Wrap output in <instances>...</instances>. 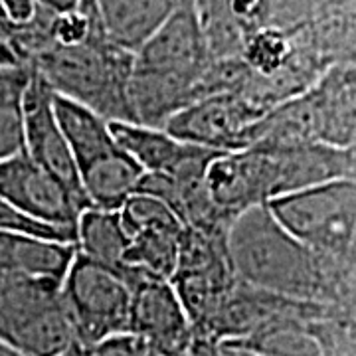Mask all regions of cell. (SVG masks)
<instances>
[{
  "label": "cell",
  "mask_w": 356,
  "mask_h": 356,
  "mask_svg": "<svg viewBox=\"0 0 356 356\" xmlns=\"http://www.w3.org/2000/svg\"><path fill=\"white\" fill-rule=\"evenodd\" d=\"M212 64L192 0H184L135 51L131 107L135 123L165 129L166 121L198 102V86Z\"/></svg>",
  "instance_id": "obj_1"
},
{
  "label": "cell",
  "mask_w": 356,
  "mask_h": 356,
  "mask_svg": "<svg viewBox=\"0 0 356 356\" xmlns=\"http://www.w3.org/2000/svg\"><path fill=\"white\" fill-rule=\"evenodd\" d=\"M226 248L236 280L285 299L323 305L332 297V273L281 226L267 206H255L232 222Z\"/></svg>",
  "instance_id": "obj_2"
},
{
  "label": "cell",
  "mask_w": 356,
  "mask_h": 356,
  "mask_svg": "<svg viewBox=\"0 0 356 356\" xmlns=\"http://www.w3.org/2000/svg\"><path fill=\"white\" fill-rule=\"evenodd\" d=\"M135 54L103 34L77 46L48 44L32 56L28 67L60 97L88 107L107 121H131V74Z\"/></svg>",
  "instance_id": "obj_3"
},
{
  "label": "cell",
  "mask_w": 356,
  "mask_h": 356,
  "mask_svg": "<svg viewBox=\"0 0 356 356\" xmlns=\"http://www.w3.org/2000/svg\"><path fill=\"white\" fill-rule=\"evenodd\" d=\"M54 111L74 154L89 208L119 210L137 192L143 168L123 151L102 115L56 93Z\"/></svg>",
  "instance_id": "obj_4"
},
{
  "label": "cell",
  "mask_w": 356,
  "mask_h": 356,
  "mask_svg": "<svg viewBox=\"0 0 356 356\" xmlns=\"http://www.w3.org/2000/svg\"><path fill=\"white\" fill-rule=\"evenodd\" d=\"M62 283L42 277L0 280V343L22 356H62L79 346Z\"/></svg>",
  "instance_id": "obj_5"
},
{
  "label": "cell",
  "mask_w": 356,
  "mask_h": 356,
  "mask_svg": "<svg viewBox=\"0 0 356 356\" xmlns=\"http://www.w3.org/2000/svg\"><path fill=\"white\" fill-rule=\"evenodd\" d=\"M269 212L295 240L323 257H343L356 240V178L341 177L281 196Z\"/></svg>",
  "instance_id": "obj_6"
},
{
  "label": "cell",
  "mask_w": 356,
  "mask_h": 356,
  "mask_svg": "<svg viewBox=\"0 0 356 356\" xmlns=\"http://www.w3.org/2000/svg\"><path fill=\"white\" fill-rule=\"evenodd\" d=\"M77 344L89 350L117 337H129L133 291L127 275L77 252L62 283Z\"/></svg>",
  "instance_id": "obj_7"
},
{
  "label": "cell",
  "mask_w": 356,
  "mask_h": 356,
  "mask_svg": "<svg viewBox=\"0 0 356 356\" xmlns=\"http://www.w3.org/2000/svg\"><path fill=\"white\" fill-rule=\"evenodd\" d=\"M123 273L133 291L129 337L154 355H188L196 337L172 283L135 267Z\"/></svg>",
  "instance_id": "obj_8"
},
{
  "label": "cell",
  "mask_w": 356,
  "mask_h": 356,
  "mask_svg": "<svg viewBox=\"0 0 356 356\" xmlns=\"http://www.w3.org/2000/svg\"><path fill=\"white\" fill-rule=\"evenodd\" d=\"M0 198L30 220L60 229L74 240L77 220L88 210L24 151L0 161Z\"/></svg>",
  "instance_id": "obj_9"
},
{
  "label": "cell",
  "mask_w": 356,
  "mask_h": 356,
  "mask_svg": "<svg viewBox=\"0 0 356 356\" xmlns=\"http://www.w3.org/2000/svg\"><path fill=\"white\" fill-rule=\"evenodd\" d=\"M119 218L127 236V269L135 267L170 281L186 229L182 220L166 204L147 194H133L119 208Z\"/></svg>",
  "instance_id": "obj_10"
},
{
  "label": "cell",
  "mask_w": 356,
  "mask_h": 356,
  "mask_svg": "<svg viewBox=\"0 0 356 356\" xmlns=\"http://www.w3.org/2000/svg\"><path fill=\"white\" fill-rule=\"evenodd\" d=\"M261 113L242 93H220L186 105L166 121L165 129L188 145L214 153L248 149L250 133Z\"/></svg>",
  "instance_id": "obj_11"
},
{
  "label": "cell",
  "mask_w": 356,
  "mask_h": 356,
  "mask_svg": "<svg viewBox=\"0 0 356 356\" xmlns=\"http://www.w3.org/2000/svg\"><path fill=\"white\" fill-rule=\"evenodd\" d=\"M22 109L24 153L46 172H50L56 180H60L79 202L89 208L88 198L81 191V182L77 177L74 154L54 111V91L44 83V79L36 72H32L30 76Z\"/></svg>",
  "instance_id": "obj_12"
},
{
  "label": "cell",
  "mask_w": 356,
  "mask_h": 356,
  "mask_svg": "<svg viewBox=\"0 0 356 356\" xmlns=\"http://www.w3.org/2000/svg\"><path fill=\"white\" fill-rule=\"evenodd\" d=\"M117 143L143 168L145 175L184 177L204 170L218 154L172 137L166 129L147 127L131 121H109Z\"/></svg>",
  "instance_id": "obj_13"
},
{
  "label": "cell",
  "mask_w": 356,
  "mask_h": 356,
  "mask_svg": "<svg viewBox=\"0 0 356 356\" xmlns=\"http://www.w3.org/2000/svg\"><path fill=\"white\" fill-rule=\"evenodd\" d=\"M184 0H81L102 34L119 48L139 50Z\"/></svg>",
  "instance_id": "obj_14"
},
{
  "label": "cell",
  "mask_w": 356,
  "mask_h": 356,
  "mask_svg": "<svg viewBox=\"0 0 356 356\" xmlns=\"http://www.w3.org/2000/svg\"><path fill=\"white\" fill-rule=\"evenodd\" d=\"M76 254V243L0 232V280L42 277L64 281Z\"/></svg>",
  "instance_id": "obj_15"
},
{
  "label": "cell",
  "mask_w": 356,
  "mask_h": 356,
  "mask_svg": "<svg viewBox=\"0 0 356 356\" xmlns=\"http://www.w3.org/2000/svg\"><path fill=\"white\" fill-rule=\"evenodd\" d=\"M77 252L89 259L125 271L127 236L121 226L119 210L88 208L81 212L76 228Z\"/></svg>",
  "instance_id": "obj_16"
},
{
  "label": "cell",
  "mask_w": 356,
  "mask_h": 356,
  "mask_svg": "<svg viewBox=\"0 0 356 356\" xmlns=\"http://www.w3.org/2000/svg\"><path fill=\"white\" fill-rule=\"evenodd\" d=\"M32 70L0 65V161L24 151V93Z\"/></svg>",
  "instance_id": "obj_17"
},
{
  "label": "cell",
  "mask_w": 356,
  "mask_h": 356,
  "mask_svg": "<svg viewBox=\"0 0 356 356\" xmlns=\"http://www.w3.org/2000/svg\"><path fill=\"white\" fill-rule=\"evenodd\" d=\"M192 8L212 60L242 58L248 34L232 13L228 0H192Z\"/></svg>",
  "instance_id": "obj_18"
},
{
  "label": "cell",
  "mask_w": 356,
  "mask_h": 356,
  "mask_svg": "<svg viewBox=\"0 0 356 356\" xmlns=\"http://www.w3.org/2000/svg\"><path fill=\"white\" fill-rule=\"evenodd\" d=\"M0 232H18V234H30V236H36V238H44V240L76 243V240L72 236L64 234V232L38 224V222L24 216L22 212H18L4 198H0Z\"/></svg>",
  "instance_id": "obj_19"
},
{
  "label": "cell",
  "mask_w": 356,
  "mask_h": 356,
  "mask_svg": "<svg viewBox=\"0 0 356 356\" xmlns=\"http://www.w3.org/2000/svg\"><path fill=\"white\" fill-rule=\"evenodd\" d=\"M0 65H24L20 56H18V51L14 48L10 32L4 26L2 18H0Z\"/></svg>",
  "instance_id": "obj_20"
},
{
  "label": "cell",
  "mask_w": 356,
  "mask_h": 356,
  "mask_svg": "<svg viewBox=\"0 0 356 356\" xmlns=\"http://www.w3.org/2000/svg\"><path fill=\"white\" fill-rule=\"evenodd\" d=\"M44 8H48L51 13H70V10H76L77 6L81 4V0H38Z\"/></svg>",
  "instance_id": "obj_21"
},
{
  "label": "cell",
  "mask_w": 356,
  "mask_h": 356,
  "mask_svg": "<svg viewBox=\"0 0 356 356\" xmlns=\"http://www.w3.org/2000/svg\"><path fill=\"white\" fill-rule=\"evenodd\" d=\"M0 356H22V355H18V353H14L13 348H8L6 344L0 343Z\"/></svg>",
  "instance_id": "obj_22"
},
{
  "label": "cell",
  "mask_w": 356,
  "mask_h": 356,
  "mask_svg": "<svg viewBox=\"0 0 356 356\" xmlns=\"http://www.w3.org/2000/svg\"><path fill=\"white\" fill-rule=\"evenodd\" d=\"M62 356H86V350H83L81 346H74L72 350H67V353Z\"/></svg>",
  "instance_id": "obj_23"
},
{
  "label": "cell",
  "mask_w": 356,
  "mask_h": 356,
  "mask_svg": "<svg viewBox=\"0 0 356 356\" xmlns=\"http://www.w3.org/2000/svg\"><path fill=\"white\" fill-rule=\"evenodd\" d=\"M143 356H168V355H154V353H149V350H147Z\"/></svg>",
  "instance_id": "obj_24"
}]
</instances>
